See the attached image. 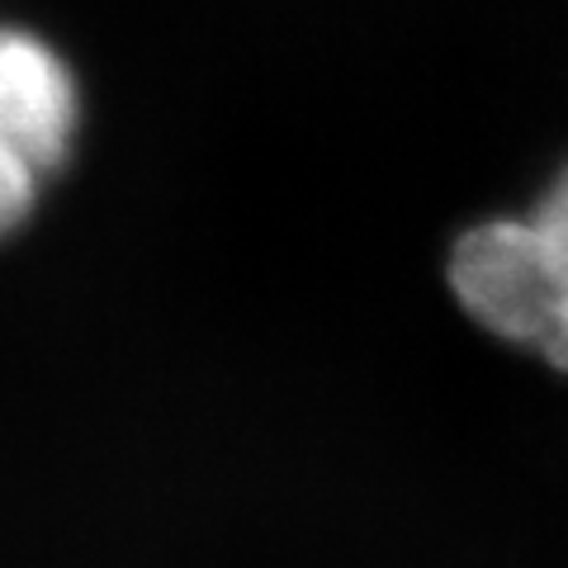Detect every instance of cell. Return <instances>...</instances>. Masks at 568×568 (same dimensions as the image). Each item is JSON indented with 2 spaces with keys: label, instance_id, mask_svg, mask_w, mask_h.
I'll list each match as a JSON object with an SVG mask.
<instances>
[{
  "label": "cell",
  "instance_id": "3",
  "mask_svg": "<svg viewBox=\"0 0 568 568\" xmlns=\"http://www.w3.org/2000/svg\"><path fill=\"white\" fill-rule=\"evenodd\" d=\"M530 223H536V233H540L545 252H549V261H555V271L564 280V294H568V166L559 171V181L549 185L540 209L530 213Z\"/></svg>",
  "mask_w": 568,
  "mask_h": 568
},
{
  "label": "cell",
  "instance_id": "2",
  "mask_svg": "<svg viewBox=\"0 0 568 568\" xmlns=\"http://www.w3.org/2000/svg\"><path fill=\"white\" fill-rule=\"evenodd\" d=\"M450 284L488 332L568 369V294L530 219L469 227L450 252Z\"/></svg>",
  "mask_w": 568,
  "mask_h": 568
},
{
  "label": "cell",
  "instance_id": "1",
  "mask_svg": "<svg viewBox=\"0 0 568 568\" xmlns=\"http://www.w3.org/2000/svg\"><path fill=\"white\" fill-rule=\"evenodd\" d=\"M81 129V91L48 39L0 24V237L20 233Z\"/></svg>",
  "mask_w": 568,
  "mask_h": 568
}]
</instances>
